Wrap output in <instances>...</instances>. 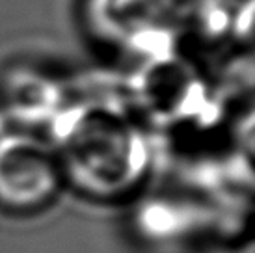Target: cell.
Here are the masks:
<instances>
[{"label":"cell","mask_w":255,"mask_h":253,"mask_svg":"<svg viewBox=\"0 0 255 253\" xmlns=\"http://www.w3.org/2000/svg\"><path fill=\"white\" fill-rule=\"evenodd\" d=\"M188 0H78L82 34L93 47L147 62L175 54Z\"/></svg>","instance_id":"2"},{"label":"cell","mask_w":255,"mask_h":253,"mask_svg":"<svg viewBox=\"0 0 255 253\" xmlns=\"http://www.w3.org/2000/svg\"><path fill=\"white\" fill-rule=\"evenodd\" d=\"M140 203L132 212L134 233L149 244L173 246L196 239L211 227L207 205L181 194L138 196Z\"/></svg>","instance_id":"5"},{"label":"cell","mask_w":255,"mask_h":253,"mask_svg":"<svg viewBox=\"0 0 255 253\" xmlns=\"http://www.w3.org/2000/svg\"><path fill=\"white\" fill-rule=\"evenodd\" d=\"M69 101L62 78L41 67L13 65L0 75V112L13 128L47 134Z\"/></svg>","instance_id":"4"},{"label":"cell","mask_w":255,"mask_h":253,"mask_svg":"<svg viewBox=\"0 0 255 253\" xmlns=\"http://www.w3.org/2000/svg\"><path fill=\"white\" fill-rule=\"evenodd\" d=\"M45 136L56 153L65 188L88 201H134L151 179L147 126L127 105L71 99Z\"/></svg>","instance_id":"1"},{"label":"cell","mask_w":255,"mask_h":253,"mask_svg":"<svg viewBox=\"0 0 255 253\" xmlns=\"http://www.w3.org/2000/svg\"><path fill=\"white\" fill-rule=\"evenodd\" d=\"M64 190L60 162L45 134L19 128L0 134V211L34 216L50 209Z\"/></svg>","instance_id":"3"}]
</instances>
